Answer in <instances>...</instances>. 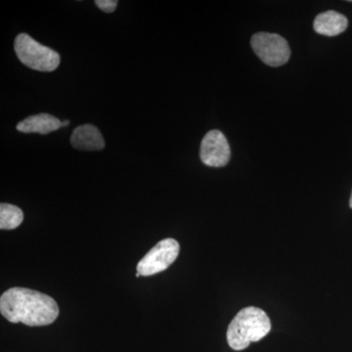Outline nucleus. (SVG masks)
<instances>
[{
    "instance_id": "obj_6",
    "label": "nucleus",
    "mask_w": 352,
    "mask_h": 352,
    "mask_svg": "<svg viewBox=\"0 0 352 352\" xmlns=\"http://www.w3.org/2000/svg\"><path fill=\"white\" fill-rule=\"evenodd\" d=\"M201 161L212 168H222L230 161L231 150L228 141L217 129H212L206 134L201 143Z\"/></svg>"
},
{
    "instance_id": "obj_5",
    "label": "nucleus",
    "mask_w": 352,
    "mask_h": 352,
    "mask_svg": "<svg viewBox=\"0 0 352 352\" xmlns=\"http://www.w3.org/2000/svg\"><path fill=\"white\" fill-rule=\"evenodd\" d=\"M179 244L175 239L168 238L160 241L139 261L136 270L141 276H151L163 272L175 263L179 254Z\"/></svg>"
},
{
    "instance_id": "obj_13",
    "label": "nucleus",
    "mask_w": 352,
    "mask_h": 352,
    "mask_svg": "<svg viewBox=\"0 0 352 352\" xmlns=\"http://www.w3.org/2000/svg\"><path fill=\"white\" fill-rule=\"evenodd\" d=\"M349 206H351V208H352V193H351V200H349Z\"/></svg>"
},
{
    "instance_id": "obj_2",
    "label": "nucleus",
    "mask_w": 352,
    "mask_h": 352,
    "mask_svg": "<svg viewBox=\"0 0 352 352\" xmlns=\"http://www.w3.org/2000/svg\"><path fill=\"white\" fill-rule=\"evenodd\" d=\"M270 331L271 322L265 311L258 307H245L229 324L227 342L234 351H244L251 342L266 337Z\"/></svg>"
},
{
    "instance_id": "obj_8",
    "label": "nucleus",
    "mask_w": 352,
    "mask_h": 352,
    "mask_svg": "<svg viewBox=\"0 0 352 352\" xmlns=\"http://www.w3.org/2000/svg\"><path fill=\"white\" fill-rule=\"evenodd\" d=\"M347 25L346 16L332 10L318 14L314 23V31L326 36H339L346 31Z\"/></svg>"
},
{
    "instance_id": "obj_14",
    "label": "nucleus",
    "mask_w": 352,
    "mask_h": 352,
    "mask_svg": "<svg viewBox=\"0 0 352 352\" xmlns=\"http://www.w3.org/2000/svg\"><path fill=\"white\" fill-rule=\"evenodd\" d=\"M351 2H352V0H351Z\"/></svg>"
},
{
    "instance_id": "obj_12",
    "label": "nucleus",
    "mask_w": 352,
    "mask_h": 352,
    "mask_svg": "<svg viewBox=\"0 0 352 352\" xmlns=\"http://www.w3.org/2000/svg\"><path fill=\"white\" fill-rule=\"evenodd\" d=\"M69 124V120H64V122H62V127L68 126Z\"/></svg>"
},
{
    "instance_id": "obj_4",
    "label": "nucleus",
    "mask_w": 352,
    "mask_h": 352,
    "mask_svg": "<svg viewBox=\"0 0 352 352\" xmlns=\"http://www.w3.org/2000/svg\"><path fill=\"white\" fill-rule=\"evenodd\" d=\"M251 45L259 59L270 67L283 66L291 56L286 39L277 34L258 32L252 36Z\"/></svg>"
},
{
    "instance_id": "obj_7",
    "label": "nucleus",
    "mask_w": 352,
    "mask_h": 352,
    "mask_svg": "<svg viewBox=\"0 0 352 352\" xmlns=\"http://www.w3.org/2000/svg\"><path fill=\"white\" fill-rule=\"evenodd\" d=\"M71 144L82 151H100L105 147V141L96 126L87 124L76 127L73 131Z\"/></svg>"
},
{
    "instance_id": "obj_10",
    "label": "nucleus",
    "mask_w": 352,
    "mask_h": 352,
    "mask_svg": "<svg viewBox=\"0 0 352 352\" xmlns=\"http://www.w3.org/2000/svg\"><path fill=\"white\" fill-rule=\"evenodd\" d=\"M24 212L20 208L11 204L2 203L0 205V229L13 230L22 224Z\"/></svg>"
},
{
    "instance_id": "obj_3",
    "label": "nucleus",
    "mask_w": 352,
    "mask_h": 352,
    "mask_svg": "<svg viewBox=\"0 0 352 352\" xmlns=\"http://www.w3.org/2000/svg\"><path fill=\"white\" fill-rule=\"evenodd\" d=\"M14 50L25 66L36 71L52 72L59 66L60 55L56 51L38 43L29 34H18Z\"/></svg>"
},
{
    "instance_id": "obj_1",
    "label": "nucleus",
    "mask_w": 352,
    "mask_h": 352,
    "mask_svg": "<svg viewBox=\"0 0 352 352\" xmlns=\"http://www.w3.org/2000/svg\"><path fill=\"white\" fill-rule=\"evenodd\" d=\"M0 312L11 323L34 327L52 324L59 315V307L54 298L45 294L15 287L2 294Z\"/></svg>"
},
{
    "instance_id": "obj_9",
    "label": "nucleus",
    "mask_w": 352,
    "mask_h": 352,
    "mask_svg": "<svg viewBox=\"0 0 352 352\" xmlns=\"http://www.w3.org/2000/svg\"><path fill=\"white\" fill-rule=\"evenodd\" d=\"M62 122L50 113L31 116L17 124V131L24 133L48 134L61 129Z\"/></svg>"
},
{
    "instance_id": "obj_11",
    "label": "nucleus",
    "mask_w": 352,
    "mask_h": 352,
    "mask_svg": "<svg viewBox=\"0 0 352 352\" xmlns=\"http://www.w3.org/2000/svg\"><path fill=\"white\" fill-rule=\"evenodd\" d=\"M95 4L106 13H112L116 10L118 6L117 0H96Z\"/></svg>"
}]
</instances>
